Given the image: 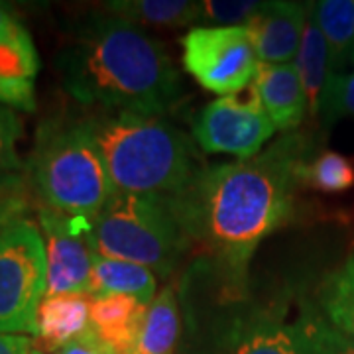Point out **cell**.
<instances>
[{"label":"cell","instance_id":"d4e9b609","mask_svg":"<svg viewBox=\"0 0 354 354\" xmlns=\"http://www.w3.org/2000/svg\"><path fill=\"white\" fill-rule=\"evenodd\" d=\"M24 124L12 109L0 106V176L20 174L24 167L18 156V140L22 138Z\"/></svg>","mask_w":354,"mask_h":354},{"label":"cell","instance_id":"44dd1931","mask_svg":"<svg viewBox=\"0 0 354 354\" xmlns=\"http://www.w3.org/2000/svg\"><path fill=\"white\" fill-rule=\"evenodd\" d=\"M291 325L309 354H354V339L335 329L311 301H301Z\"/></svg>","mask_w":354,"mask_h":354},{"label":"cell","instance_id":"4dcf8cb0","mask_svg":"<svg viewBox=\"0 0 354 354\" xmlns=\"http://www.w3.org/2000/svg\"><path fill=\"white\" fill-rule=\"evenodd\" d=\"M32 354H46V353H44V351H39V348H36V346H34V351H32Z\"/></svg>","mask_w":354,"mask_h":354},{"label":"cell","instance_id":"5bb4252c","mask_svg":"<svg viewBox=\"0 0 354 354\" xmlns=\"http://www.w3.org/2000/svg\"><path fill=\"white\" fill-rule=\"evenodd\" d=\"M148 307L130 295L93 297L91 330L116 354H134Z\"/></svg>","mask_w":354,"mask_h":354},{"label":"cell","instance_id":"30bf717a","mask_svg":"<svg viewBox=\"0 0 354 354\" xmlns=\"http://www.w3.org/2000/svg\"><path fill=\"white\" fill-rule=\"evenodd\" d=\"M38 221L46 248V293L91 295L93 221L57 213L46 205L38 209Z\"/></svg>","mask_w":354,"mask_h":354},{"label":"cell","instance_id":"3957f363","mask_svg":"<svg viewBox=\"0 0 354 354\" xmlns=\"http://www.w3.org/2000/svg\"><path fill=\"white\" fill-rule=\"evenodd\" d=\"M83 122L120 193L171 199L205 167L195 142L160 116L101 111Z\"/></svg>","mask_w":354,"mask_h":354},{"label":"cell","instance_id":"f546056e","mask_svg":"<svg viewBox=\"0 0 354 354\" xmlns=\"http://www.w3.org/2000/svg\"><path fill=\"white\" fill-rule=\"evenodd\" d=\"M28 179L22 174H6V176H0V195L4 193H10V191L26 189Z\"/></svg>","mask_w":354,"mask_h":354},{"label":"cell","instance_id":"603a6c76","mask_svg":"<svg viewBox=\"0 0 354 354\" xmlns=\"http://www.w3.org/2000/svg\"><path fill=\"white\" fill-rule=\"evenodd\" d=\"M319 116L327 128L341 118H354V71L329 77Z\"/></svg>","mask_w":354,"mask_h":354},{"label":"cell","instance_id":"4fadbf2b","mask_svg":"<svg viewBox=\"0 0 354 354\" xmlns=\"http://www.w3.org/2000/svg\"><path fill=\"white\" fill-rule=\"evenodd\" d=\"M91 304L93 297L85 293H46L36 313V339L44 348L57 353L85 335L91 327Z\"/></svg>","mask_w":354,"mask_h":354},{"label":"cell","instance_id":"cb8c5ba5","mask_svg":"<svg viewBox=\"0 0 354 354\" xmlns=\"http://www.w3.org/2000/svg\"><path fill=\"white\" fill-rule=\"evenodd\" d=\"M264 6L260 0H201V24L248 26Z\"/></svg>","mask_w":354,"mask_h":354},{"label":"cell","instance_id":"2e32d148","mask_svg":"<svg viewBox=\"0 0 354 354\" xmlns=\"http://www.w3.org/2000/svg\"><path fill=\"white\" fill-rule=\"evenodd\" d=\"M181 333V305L174 283H165L148 307L134 354H176Z\"/></svg>","mask_w":354,"mask_h":354},{"label":"cell","instance_id":"f1b7e54d","mask_svg":"<svg viewBox=\"0 0 354 354\" xmlns=\"http://www.w3.org/2000/svg\"><path fill=\"white\" fill-rule=\"evenodd\" d=\"M26 26L14 16L10 8L0 4V44L8 41V39L16 38L20 32H24Z\"/></svg>","mask_w":354,"mask_h":354},{"label":"cell","instance_id":"ffe728a7","mask_svg":"<svg viewBox=\"0 0 354 354\" xmlns=\"http://www.w3.org/2000/svg\"><path fill=\"white\" fill-rule=\"evenodd\" d=\"M317 309L335 329L354 339V250L321 281Z\"/></svg>","mask_w":354,"mask_h":354},{"label":"cell","instance_id":"6da1fadb","mask_svg":"<svg viewBox=\"0 0 354 354\" xmlns=\"http://www.w3.org/2000/svg\"><path fill=\"white\" fill-rule=\"evenodd\" d=\"M307 158L305 136L290 132L250 160L205 165L165 201L191 242L205 244L223 270L246 279L258 246L293 216L297 167Z\"/></svg>","mask_w":354,"mask_h":354},{"label":"cell","instance_id":"52a82bcc","mask_svg":"<svg viewBox=\"0 0 354 354\" xmlns=\"http://www.w3.org/2000/svg\"><path fill=\"white\" fill-rule=\"evenodd\" d=\"M181 48L185 71L221 97L250 87L260 67L248 26H197L181 38Z\"/></svg>","mask_w":354,"mask_h":354},{"label":"cell","instance_id":"1f68e13d","mask_svg":"<svg viewBox=\"0 0 354 354\" xmlns=\"http://www.w3.org/2000/svg\"><path fill=\"white\" fill-rule=\"evenodd\" d=\"M351 64L354 65V50H353V57H351Z\"/></svg>","mask_w":354,"mask_h":354},{"label":"cell","instance_id":"d6986e66","mask_svg":"<svg viewBox=\"0 0 354 354\" xmlns=\"http://www.w3.org/2000/svg\"><path fill=\"white\" fill-rule=\"evenodd\" d=\"M313 10L327 41L330 75L344 73L354 50V0H319Z\"/></svg>","mask_w":354,"mask_h":354},{"label":"cell","instance_id":"484cf974","mask_svg":"<svg viewBox=\"0 0 354 354\" xmlns=\"http://www.w3.org/2000/svg\"><path fill=\"white\" fill-rule=\"evenodd\" d=\"M32 201H30V189L10 191L0 195V234L10 228L14 223L26 218V213L30 211Z\"/></svg>","mask_w":354,"mask_h":354},{"label":"cell","instance_id":"8fae6325","mask_svg":"<svg viewBox=\"0 0 354 354\" xmlns=\"http://www.w3.org/2000/svg\"><path fill=\"white\" fill-rule=\"evenodd\" d=\"M311 2L270 0L248 24L260 64H293L304 39Z\"/></svg>","mask_w":354,"mask_h":354},{"label":"cell","instance_id":"e0dca14e","mask_svg":"<svg viewBox=\"0 0 354 354\" xmlns=\"http://www.w3.org/2000/svg\"><path fill=\"white\" fill-rule=\"evenodd\" d=\"M293 65H295L297 73L301 77V83H304L305 95L309 101V114L319 116L323 95H325L327 81L330 77V69L327 41L323 38L321 28L317 24L313 2L309 6V18H307V26H305L304 39H301V46H299Z\"/></svg>","mask_w":354,"mask_h":354},{"label":"cell","instance_id":"8992f818","mask_svg":"<svg viewBox=\"0 0 354 354\" xmlns=\"http://www.w3.org/2000/svg\"><path fill=\"white\" fill-rule=\"evenodd\" d=\"M46 286L44 239L26 216L0 234V333L36 337Z\"/></svg>","mask_w":354,"mask_h":354},{"label":"cell","instance_id":"277c9868","mask_svg":"<svg viewBox=\"0 0 354 354\" xmlns=\"http://www.w3.org/2000/svg\"><path fill=\"white\" fill-rule=\"evenodd\" d=\"M28 174L41 203L69 216L93 221L116 193L101 150L83 118L41 122Z\"/></svg>","mask_w":354,"mask_h":354},{"label":"cell","instance_id":"ba28073f","mask_svg":"<svg viewBox=\"0 0 354 354\" xmlns=\"http://www.w3.org/2000/svg\"><path fill=\"white\" fill-rule=\"evenodd\" d=\"M241 93L218 97L193 118L191 138L207 153H230L250 160L262 152L264 144L276 134V127L260 104L254 87L248 97Z\"/></svg>","mask_w":354,"mask_h":354},{"label":"cell","instance_id":"7a4b0ae2","mask_svg":"<svg viewBox=\"0 0 354 354\" xmlns=\"http://www.w3.org/2000/svg\"><path fill=\"white\" fill-rule=\"evenodd\" d=\"M64 88L104 113L164 116L183 83L162 41L111 12L91 14L55 57Z\"/></svg>","mask_w":354,"mask_h":354},{"label":"cell","instance_id":"9c48e42d","mask_svg":"<svg viewBox=\"0 0 354 354\" xmlns=\"http://www.w3.org/2000/svg\"><path fill=\"white\" fill-rule=\"evenodd\" d=\"M205 325V354H309L293 325L268 307L228 301Z\"/></svg>","mask_w":354,"mask_h":354},{"label":"cell","instance_id":"7402d4cb","mask_svg":"<svg viewBox=\"0 0 354 354\" xmlns=\"http://www.w3.org/2000/svg\"><path fill=\"white\" fill-rule=\"evenodd\" d=\"M297 179L299 185H309L325 193H339L354 185V164L346 156L327 150L304 160L297 167Z\"/></svg>","mask_w":354,"mask_h":354},{"label":"cell","instance_id":"9a60e30c","mask_svg":"<svg viewBox=\"0 0 354 354\" xmlns=\"http://www.w3.org/2000/svg\"><path fill=\"white\" fill-rule=\"evenodd\" d=\"M130 295L150 305L158 295L156 274L144 266L93 254L91 297Z\"/></svg>","mask_w":354,"mask_h":354},{"label":"cell","instance_id":"83f0119b","mask_svg":"<svg viewBox=\"0 0 354 354\" xmlns=\"http://www.w3.org/2000/svg\"><path fill=\"white\" fill-rule=\"evenodd\" d=\"M34 342L24 335H4L0 333V354H32Z\"/></svg>","mask_w":354,"mask_h":354},{"label":"cell","instance_id":"ac0fdd59","mask_svg":"<svg viewBox=\"0 0 354 354\" xmlns=\"http://www.w3.org/2000/svg\"><path fill=\"white\" fill-rule=\"evenodd\" d=\"M104 10L136 26L197 28L201 24V2L195 0H113L106 2Z\"/></svg>","mask_w":354,"mask_h":354},{"label":"cell","instance_id":"7c38bea8","mask_svg":"<svg viewBox=\"0 0 354 354\" xmlns=\"http://www.w3.org/2000/svg\"><path fill=\"white\" fill-rule=\"evenodd\" d=\"M254 91L276 130L291 132L309 114V101L301 77L293 64H260Z\"/></svg>","mask_w":354,"mask_h":354},{"label":"cell","instance_id":"5b68a950","mask_svg":"<svg viewBox=\"0 0 354 354\" xmlns=\"http://www.w3.org/2000/svg\"><path fill=\"white\" fill-rule=\"evenodd\" d=\"M189 236L165 199L116 191L93 218V254L144 266L169 278L189 248Z\"/></svg>","mask_w":354,"mask_h":354},{"label":"cell","instance_id":"4316f807","mask_svg":"<svg viewBox=\"0 0 354 354\" xmlns=\"http://www.w3.org/2000/svg\"><path fill=\"white\" fill-rule=\"evenodd\" d=\"M55 354H116L111 348V346H106L104 342L91 330L85 333V335H81L79 339H75L73 342H69L67 346H64L62 351H57Z\"/></svg>","mask_w":354,"mask_h":354}]
</instances>
